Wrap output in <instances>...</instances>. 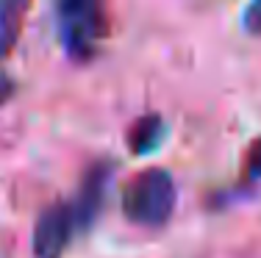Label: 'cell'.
<instances>
[{
  "label": "cell",
  "instance_id": "1",
  "mask_svg": "<svg viewBox=\"0 0 261 258\" xmlns=\"http://www.w3.org/2000/svg\"><path fill=\"white\" fill-rule=\"evenodd\" d=\"M56 22L64 53L72 61H92L109 36L106 0H56Z\"/></svg>",
  "mask_w": 261,
  "mask_h": 258
},
{
  "label": "cell",
  "instance_id": "2",
  "mask_svg": "<svg viewBox=\"0 0 261 258\" xmlns=\"http://www.w3.org/2000/svg\"><path fill=\"white\" fill-rule=\"evenodd\" d=\"M175 208V181L167 169H145L128 183L122 194V211L136 225H164Z\"/></svg>",
  "mask_w": 261,
  "mask_h": 258
},
{
  "label": "cell",
  "instance_id": "3",
  "mask_svg": "<svg viewBox=\"0 0 261 258\" xmlns=\"http://www.w3.org/2000/svg\"><path fill=\"white\" fill-rule=\"evenodd\" d=\"M72 225H75L72 208L64 206V203L42 211L39 219H36V228H34V255L36 258H59L64 253L67 242H70Z\"/></svg>",
  "mask_w": 261,
  "mask_h": 258
},
{
  "label": "cell",
  "instance_id": "4",
  "mask_svg": "<svg viewBox=\"0 0 261 258\" xmlns=\"http://www.w3.org/2000/svg\"><path fill=\"white\" fill-rule=\"evenodd\" d=\"M106 186H109V169L106 167H92L89 175L84 178V186H81L78 200L70 206L72 217H75V225H89L92 219L97 217Z\"/></svg>",
  "mask_w": 261,
  "mask_h": 258
},
{
  "label": "cell",
  "instance_id": "5",
  "mask_svg": "<svg viewBox=\"0 0 261 258\" xmlns=\"http://www.w3.org/2000/svg\"><path fill=\"white\" fill-rule=\"evenodd\" d=\"M31 11V0H0V59L17 45Z\"/></svg>",
  "mask_w": 261,
  "mask_h": 258
},
{
  "label": "cell",
  "instance_id": "6",
  "mask_svg": "<svg viewBox=\"0 0 261 258\" xmlns=\"http://www.w3.org/2000/svg\"><path fill=\"white\" fill-rule=\"evenodd\" d=\"M161 136H164V122H161V117L147 114V117H142V120L130 128L128 145H130V150H134L136 156H145V153L156 150L159 142H161Z\"/></svg>",
  "mask_w": 261,
  "mask_h": 258
},
{
  "label": "cell",
  "instance_id": "7",
  "mask_svg": "<svg viewBox=\"0 0 261 258\" xmlns=\"http://www.w3.org/2000/svg\"><path fill=\"white\" fill-rule=\"evenodd\" d=\"M242 28L253 36H261V0H250L242 14Z\"/></svg>",
  "mask_w": 261,
  "mask_h": 258
},
{
  "label": "cell",
  "instance_id": "8",
  "mask_svg": "<svg viewBox=\"0 0 261 258\" xmlns=\"http://www.w3.org/2000/svg\"><path fill=\"white\" fill-rule=\"evenodd\" d=\"M247 175L261 178V139L253 142V147L247 150Z\"/></svg>",
  "mask_w": 261,
  "mask_h": 258
}]
</instances>
